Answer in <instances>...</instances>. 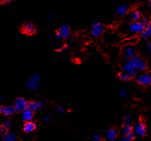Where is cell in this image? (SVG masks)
Returning <instances> with one entry per match:
<instances>
[{"label":"cell","instance_id":"1","mask_svg":"<svg viewBox=\"0 0 151 141\" xmlns=\"http://www.w3.org/2000/svg\"><path fill=\"white\" fill-rule=\"evenodd\" d=\"M129 62L133 69L137 71H145L147 68V65L145 60L142 57L136 55L132 58L129 59Z\"/></svg>","mask_w":151,"mask_h":141},{"label":"cell","instance_id":"2","mask_svg":"<svg viewBox=\"0 0 151 141\" xmlns=\"http://www.w3.org/2000/svg\"><path fill=\"white\" fill-rule=\"evenodd\" d=\"M104 31V26L99 21H94L91 28L90 34L94 39H99Z\"/></svg>","mask_w":151,"mask_h":141},{"label":"cell","instance_id":"3","mask_svg":"<svg viewBox=\"0 0 151 141\" xmlns=\"http://www.w3.org/2000/svg\"><path fill=\"white\" fill-rule=\"evenodd\" d=\"M20 31L26 36H33L37 32V27L34 23L25 22L21 25Z\"/></svg>","mask_w":151,"mask_h":141},{"label":"cell","instance_id":"4","mask_svg":"<svg viewBox=\"0 0 151 141\" xmlns=\"http://www.w3.org/2000/svg\"><path fill=\"white\" fill-rule=\"evenodd\" d=\"M14 109L16 112H21L28 108V102L22 97H18L15 101Z\"/></svg>","mask_w":151,"mask_h":141},{"label":"cell","instance_id":"5","mask_svg":"<svg viewBox=\"0 0 151 141\" xmlns=\"http://www.w3.org/2000/svg\"><path fill=\"white\" fill-rule=\"evenodd\" d=\"M134 134L140 137H144L147 134V127L143 123H138L133 128Z\"/></svg>","mask_w":151,"mask_h":141},{"label":"cell","instance_id":"6","mask_svg":"<svg viewBox=\"0 0 151 141\" xmlns=\"http://www.w3.org/2000/svg\"><path fill=\"white\" fill-rule=\"evenodd\" d=\"M122 54L124 58L129 60L134 57L136 55V52L131 46H126L123 48Z\"/></svg>","mask_w":151,"mask_h":141},{"label":"cell","instance_id":"7","mask_svg":"<svg viewBox=\"0 0 151 141\" xmlns=\"http://www.w3.org/2000/svg\"><path fill=\"white\" fill-rule=\"evenodd\" d=\"M129 31L133 34H138L143 30L145 26L142 24L141 21H133L129 26Z\"/></svg>","mask_w":151,"mask_h":141},{"label":"cell","instance_id":"8","mask_svg":"<svg viewBox=\"0 0 151 141\" xmlns=\"http://www.w3.org/2000/svg\"><path fill=\"white\" fill-rule=\"evenodd\" d=\"M39 80H40V76L39 74H35L33 76L29 81L27 83L26 87L29 89L31 90H36L39 87Z\"/></svg>","mask_w":151,"mask_h":141},{"label":"cell","instance_id":"9","mask_svg":"<svg viewBox=\"0 0 151 141\" xmlns=\"http://www.w3.org/2000/svg\"><path fill=\"white\" fill-rule=\"evenodd\" d=\"M137 83L142 86H148L151 84V76L148 73H144L137 78Z\"/></svg>","mask_w":151,"mask_h":141},{"label":"cell","instance_id":"10","mask_svg":"<svg viewBox=\"0 0 151 141\" xmlns=\"http://www.w3.org/2000/svg\"><path fill=\"white\" fill-rule=\"evenodd\" d=\"M44 104V102H41V101H39V102L32 101V102H28V108L33 112H35V111H37L41 108H42Z\"/></svg>","mask_w":151,"mask_h":141},{"label":"cell","instance_id":"11","mask_svg":"<svg viewBox=\"0 0 151 141\" xmlns=\"http://www.w3.org/2000/svg\"><path fill=\"white\" fill-rule=\"evenodd\" d=\"M16 112L14 107L11 106H7V107H4V106H0V114L6 116H11L14 114Z\"/></svg>","mask_w":151,"mask_h":141},{"label":"cell","instance_id":"12","mask_svg":"<svg viewBox=\"0 0 151 141\" xmlns=\"http://www.w3.org/2000/svg\"><path fill=\"white\" fill-rule=\"evenodd\" d=\"M36 128V125L35 123L31 121L25 122L24 127H23V130L26 133H30L34 132Z\"/></svg>","mask_w":151,"mask_h":141},{"label":"cell","instance_id":"13","mask_svg":"<svg viewBox=\"0 0 151 141\" xmlns=\"http://www.w3.org/2000/svg\"><path fill=\"white\" fill-rule=\"evenodd\" d=\"M58 31L60 33L63 39H67L70 36V28L68 25L66 24H63L61 27L60 28Z\"/></svg>","mask_w":151,"mask_h":141},{"label":"cell","instance_id":"14","mask_svg":"<svg viewBox=\"0 0 151 141\" xmlns=\"http://www.w3.org/2000/svg\"><path fill=\"white\" fill-rule=\"evenodd\" d=\"M129 11V7L125 4H120L116 8L115 13L117 16H122L126 14Z\"/></svg>","mask_w":151,"mask_h":141},{"label":"cell","instance_id":"15","mask_svg":"<svg viewBox=\"0 0 151 141\" xmlns=\"http://www.w3.org/2000/svg\"><path fill=\"white\" fill-rule=\"evenodd\" d=\"M34 114L33 111H31V109H29V108L25 109L24 111H23L22 114V120L24 121V122L26 121H31L34 118Z\"/></svg>","mask_w":151,"mask_h":141},{"label":"cell","instance_id":"16","mask_svg":"<svg viewBox=\"0 0 151 141\" xmlns=\"http://www.w3.org/2000/svg\"><path fill=\"white\" fill-rule=\"evenodd\" d=\"M107 139L110 141H114L118 137V131L116 128H111L108 130L107 134Z\"/></svg>","mask_w":151,"mask_h":141},{"label":"cell","instance_id":"17","mask_svg":"<svg viewBox=\"0 0 151 141\" xmlns=\"http://www.w3.org/2000/svg\"><path fill=\"white\" fill-rule=\"evenodd\" d=\"M140 36L143 39H149L150 38L151 36V26L150 24L149 25H147V26H145L143 30L140 33Z\"/></svg>","mask_w":151,"mask_h":141},{"label":"cell","instance_id":"18","mask_svg":"<svg viewBox=\"0 0 151 141\" xmlns=\"http://www.w3.org/2000/svg\"><path fill=\"white\" fill-rule=\"evenodd\" d=\"M130 17L133 21H140V19H141V14L138 11H133L131 13Z\"/></svg>","mask_w":151,"mask_h":141},{"label":"cell","instance_id":"19","mask_svg":"<svg viewBox=\"0 0 151 141\" xmlns=\"http://www.w3.org/2000/svg\"><path fill=\"white\" fill-rule=\"evenodd\" d=\"M16 135L14 133H9L4 136V140L3 141H16Z\"/></svg>","mask_w":151,"mask_h":141},{"label":"cell","instance_id":"20","mask_svg":"<svg viewBox=\"0 0 151 141\" xmlns=\"http://www.w3.org/2000/svg\"><path fill=\"white\" fill-rule=\"evenodd\" d=\"M118 77L121 79V80L124 81V82H127V81L131 80V77H129V74L125 72H122L118 74Z\"/></svg>","mask_w":151,"mask_h":141},{"label":"cell","instance_id":"21","mask_svg":"<svg viewBox=\"0 0 151 141\" xmlns=\"http://www.w3.org/2000/svg\"><path fill=\"white\" fill-rule=\"evenodd\" d=\"M133 126L131 123L125 125V126L124 128V130H123L124 135H126L128 134H130L133 133Z\"/></svg>","mask_w":151,"mask_h":141},{"label":"cell","instance_id":"22","mask_svg":"<svg viewBox=\"0 0 151 141\" xmlns=\"http://www.w3.org/2000/svg\"><path fill=\"white\" fill-rule=\"evenodd\" d=\"M136 135L133 133H131L130 134H128V135H125V137L123 138L122 141H133L135 139Z\"/></svg>","mask_w":151,"mask_h":141},{"label":"cell","instance_id":"23","mask_svg":"<svg viewBox=\"0 0 151 141\" xmlns=\"http://www.w3.org/2000/svg\"><path fill=\"white\" fill-rule=\"evenodd\" d=\"M8 133V128L6 127L4 125H1L0 126V135L1 136H4Z\"/></svg>","mask_w":151,"mask_h":141},{"label":"cell","instance_id":"24","mask_svg":"<svg viewBox=\"0 0 151 141\" xmlns=\"http://www.w3.org/2000/svg\"><path fill=\"white\" fill-rule=\"evenodd\" d=\"M131 117L129 115H126L124 117V125H126V124L131 123Z\"/></svg>","mask_w":151,"mask_h":141},{"label":"cell","instance_id":"25","mask_svg":"<svg viewBox=\"0 0 151 141\" xmlns=\"http://www.w3.org/2000/svg\"><path fill=\"white\" fill-rule=\"evenodd\" d=\"M68 48H69V45L64 44V45H63L61 47L59 48V49L58 50V51H60V52H64V51H67Z\"/></svg>","mask_w":151,"mask_h":141},{"label":"cell","instance_id":"26","mask_svg":"<svg viewBox=\"0 0 151 141\" xmlns=\"http://www.w3.org/2000/svg\"><path fill=\"white\" fill-rule=\"evenodd\" d=\"M2 125L5 126L6 127H7L8 128L11 126V121L9 120V119H4V120L2 121Z\"/></svg>","mask_w":151,"mask_h":141},{"label":"cell","instance_id":"27","mask_svg":"<svg viewBox=\"0 0 151 141\" xmlns=\"http://www.w3.org/2000/svg\"><path fill=\"white\" fill-rule=\"evenodd\" d=\"M141 23L143 24V26H145V27L150 24V21H149V19H147V18H143V19L141 20Z\"/></svg>","mask_w":151,"mask_h":141},{"label":"cell","instance_id":"28","mask_svg":"<svg viewBox=\"0 0 151 141\" xmlns=\"http://www.w3.org/2000/svg\"><path fill=\"white\" fill-rule=\"evenodd\" d=\"M55 109H56V110H57L58 112L60 113V114H63L65 113V109H63V108L60 107V106H57V107H55Z\"/></svg>","mask_w":151,"mask_h":141},{"label":"cell","instance_id":"29","mask_svg":"<svg viewBox=\"0 0 151 141\" xmlns=\"http://www.w3.org/2000/svg\"><path fill=\"white\" fill-rule=\"evenodd\" d=\"M15 1V0H0V3L2 4H9V3L12 2V1Z\"/></svg>","mask_w":151,"mask_h":141},{"label":"cell","instance_id":"30","mask_svg":"<svg viewBox=\"0 0 151 141\" xmlns=\"http://www.w3.org/2000/svg\"><path fill=\"white\" fill-rule=\"evenodd\" d=\"M93 140H94V141H100V140H101L100 135L95 134V135L93 136Z\"/></svg>","mask_w":151,"mask_h":141},{"label":"cell","instance_id":"31","mask_svg":"<svg viewBox=\"0 0 151 141\" xmlns=\"http://www.w3.org/2000/svg\"><path fill=\"white\" fill-rule=\"evenodd\" d=\"M48 18L50 22H51V24H52V23L54 21V16H53V14H49L48 16Z\"/></svg>","mask_w":151,"mask_h":141},{"label":"cell","instance_id":"32","mask_svg":"<svg viewBox=\"0 0 151 141\" xmlns=\"http://www.w3.org/2000/svg\"><path fill=\"white\" fill-rule=\"evenodd\" d=\"M146 50H147V53L150 54V52H151V44H150V43H147L146 44Z\"/></svg>","mask_w":151,"mask_h":141},{"label":"cell","instance_id":"33","mask_svg":"<svg viewBox=\"0 0 151 141\" xmlns=\"http://www.w3.org/2000/svg\"><path fill=\"white\" fill-rule=\"evenodd\" d=\"M120 95L122 96V97H126L127 96H128V93L126 92V91H124V90H121L120 91Z\"/></svg>","mask_w":151,"mask_h":141},{"label":"cell","instance_id":"34","mask_svg":"<svg viewBox=\"0 0 151 141\" xmlns=\"http://www.w3.org/2000/svg\"><path fill=\"white\" fill-rule=\"evenodd\" d=\"M55 38L57 39H63V37H62V36H61V34H60V33L59 32V31H57V32L55 33Z\"/></svg>","mask_w":151,"mask_h":141},{"label":"cell","instance_id":"35","mask_svg":"<svg viewBox=\"0 0 151 141\" xmlns=\"http://www.w3.org/2000/svg\"><path fill=\"white\" fill-rule=\"evenodd\" d=\"M45 122H48L50 120H51V116H46L44 119Z\"/></svg>","mask_w":151,"mask_h":141},{"label":"cell","instance_id":"36","mask_svg":"<svg viewBox=\"0 0 151 141\" xmlns=\"http://www.w3.org/2000/svg\"><path fill=\"white\" fill-rule=\"evenodd\" d=\"M68 42H69V44H70V43H72L74 42V39L73 38H72V37H70V39H69V41H68ZM68 44V45H69Z\"/></svg>","mask_w":151,"mask_h":141},{"label":"cell","instance_id":"37","mask_svg":"<svg viewBox=\"0 0 151 141\" xmlns=\"http://www.w3.org/2000/svg\"><path fill=\"white\" fill-rule=\"evenodd\" d=\"M147 1H148V3H149V4H150V3H151V0H147Z\"/></svg>","mask_w":151,"mask_h":141},{"label":"cell","instance_id":"38","mask_svg":"<svg viewBox=\"0 0 151 141\" xmlns=\"http://www.w3.org/2000/svg\"><path fill=\"white\" fill-rule=\"evenodd\" d=\"M0 99H1V97H0Z\"/></svg>","mask_w":151,"mask_h":141}]
</instances>
